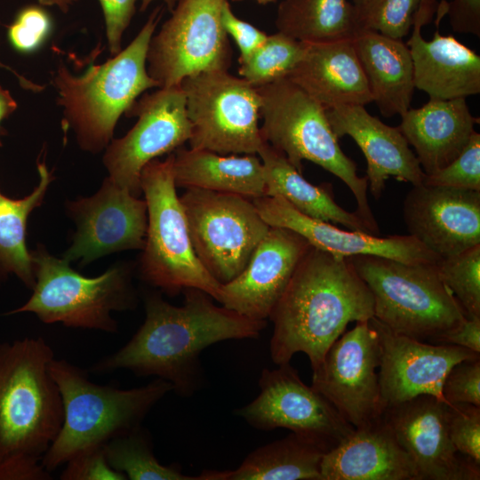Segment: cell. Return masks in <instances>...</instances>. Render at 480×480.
<instances>
[{
  "mask_svg": "<svg viewBox=\"0 0 480 480\" xmlns=\"http://www.w3.org/2000/svg\"><path fill=\"white\" fill-rule=\"evenodd\" d=\"M185 301L173 306L157 293L145 296V320L128 342L91 367L94 374L127 370L136 376H155L189 397L204 384L200 355L228 340L256 339L266 320H256L212 303L206 292L188 288Z\"/></svg>",
  "mask_w": 480,
  "mask_h": 480,
  "instance_id": "cell-1",
  "label": "cell"
},
{
  "mask_svg": "<svg viewBox=\"0 0 480 480\" xmlns=\"http://www.w3.org/2000/svg\"><path fill=\"white\" fill-rule=\"evenodd\" d=\"M372 316V294L347 258L310 245L269 316L271 358L279 365L302 352L313 371L350 322Z\"/></svg>",
  "mask_w": 480,
  "mask_h": 480,
  "instance_id": "cell-2",
  "label": "cell"
},
{
  "mask_svg": "<svg viewBox=\"0 0 480 480\" xmlns=\"http://www.w3.org/2000/svg\"><path fill=\"white\" fill-rule=\"evenodd\" d=\"M41 337L0 342V467L41 462L61 427V396Z\"/></svg>",
  "mask_w": 480,
  "mask_h": 480,
  "instance_id": "cell-3",
  "label": "cell"
},
{
  "mask_svg": "<svg viewBox=\"0 0 480 480\" xmlns=\"http://www.w3.org/2000/svg\"><path fill=\"white\" fill-rule=\"evenodd\" d=\"M163 12L162 6L156 7L125 49L103 64L89 66L82 75L59 63L52 77L58 104L83 149L95 153L106 148L119 117L138 96L159 88L148 73L147 53Z\"/></svg>",
  "mask_w": 480,
  "mask_h": 480,
  "instance_id": "cell-4",
  "label": "cell"
},
{
  "mask_svg": "<svg viewBox=\"0 0 480 480\" xmlns=\"http://www.w3.org/2000/svg\"><path fill=\"white\" fill-rule=\"evenodd\" d=\"M49 371L59 388L63 409L60 431L41 460L49 472L79 452L103 446L140 426L150 410L173 390L170 382L159 378L129 389L100 385L78 366L55 357Z\"/></svg>",
  "mask_w": 480,
  "mask_h": 480,
  "instance_id": "cell-5",
  "label": "cell"
},
{
  "mask_svg": "<svg viewBox=\"0 0 480 480\" xmlns=\"http://www.w3.org/2000/svg\"><path fill=\"white\" fill-rule=\"evenodd\" d=\"M255 88L260 99L263 140L283 153L300 172L307 160L342 180L355 196L356 212L378 236L379 226L367 198V178L357 174L356 164L342 151L326 109L287 77Z\"/></svg>",
  "mask_w": 480,
  "mask_h": 480,
  "instance_id": "cell-6",
  "label": "cell"
},
{
  "mask_svg": "<svg viewBox=\"0 0 480 480\" xmlns=\"http://www.w3.org/2000/svg\"><path fill=\"white\" fill-rule=\"evenodd\" d=\"M373 297V317L392 332L432 343L468 316L436 263H405L370 254L346 257Z\"/></svg>",
  "mask_w": 480,
  "mask_h": 480,
  "instance_id": "cell-7",
  "label": "cell"
},
{
  "mask_svg": "<svg viewBox=\"0 0 480 480\" xmlns=\"http://www.w3.org/2000/svg\"><path fill=\"white\" fill-rule=\"evenodd\" d=\"M173 156L154 159L140 174L148 224L141 258L143 279L167 294L201 290L220 301L221 284L205 269L191 242L172 172Z\"/></svg>",
  "mask_w": 480,
  "mask_h": 480,
  "instance_id": "cell-8",
  "label": "cell"
},
{
  "mask_svg": "<svg viewBox=\"0 0 480 480\" xmlns=\"http://www.w3.org/2000/svg\"><path fill=\"white\" fill-rule=\"evenodd\" d=\"M36 283L29 300L9 313L29 312L45 324L116 333L113 311L132 309L136 292L123 267H113L96 277L73 270L68 261L43 250L32 254Z\"/></svg>",
  "mask_w": 480,
  "mask_h": 480,
  "instance_id": "cell-9",
  "label": "cell"
},
{
  "mask_svg": "<svg viewBox=\"0 0 480 480\" xmlns=\"http://www.w3.org/2000/svg\"><path fill=\"white\" fill-rule=\"evenodd\" d=\"M192 132L191 148L222 155H257L260 99L257 89L228 70L203 72L180 83Z\"/></svg>",
  "mask_w": 480,
  "mask_h": 480,
  "instance_id": "cell-10",
  "label": "cell"
},
{
  "mask_svg": "<svg viewBox=\"0 0 480 480\" xmlns=\"http://www.w3.org/2000/svg\"><path fill=\"white\" fill-rule=\"evenodd\" d=\"M180 197L194 251L219 283L236 278L247 266L269 226L252 199L202 188Z\"/></svg>",
  "mask_w": 480,
  "mask_h": 480,
  "instance_id": "cell-11",
  "label": "cell"
},
{
  "mask_svg": "<svg viewBox=\"0 0 480 480\" xmlns=\"http://www.w3.org/2000/svg\"><path fill=\"white\" fill-rule=\"evenodd\" d=\"M226 1H178L148 49V73L159 87L180 85L196 74L228 69L231 48L221 23Z\"/></svg>",
  "mask_w": 480,
  "mask_h": 480,
  "instance_id": "cell-12",
  "label": "cell"
},
{
  "mask_svg": "<svg viewBox=\"0 0 480 480\" xmlns=\"http://www.w3.org/2000/svg\"><path fill=\"white\" fill-rule=\"evenodd\" d=\"M259 387V396L235 412L255 428H287L326 453L355 429L320 392L301 380L290 362L263 369Z\"/></svg>",
  "mask_w": 480,
  "mask_h": 480,
  "instance_id": "cell-13",
  "label": "cell"
},
{
  "mask_svg": "<svg viewBox=\"0 0 480 480\" xmlns=\"http://www.w3.org/2000/svg\"><path fill=\"white\" fill-rule=\"evenodd\" d=\"M136 116L134 126L108 145L103 163L108 177L134 196L140 189V174L150 161L175 151L188 141L192 127L180 85L159 87L136 100L125 112Z\"/></svg>",
  "mask_w": 480,
  "mask_h": 480,
  "instance_id": "cell-14",
  "label": "cell"
},
{
  "mask_svg": "<svg viewBox=\"0 0 480 480\" xmlns=\"http://www.w3.org/2000/svg\"><path fill=\"white\" fill-rule=\"evenodd\" d=\"M329 348L313 370L311 386L354 428L380 418L384 410L379 374L381 348L369 320L357 321Z\"/></svg>",
  "mask_w": 480,
  "mask_h": 480,
  "instance_id": "cell-15",
  "label": "cell"
},
{
  "mask_svg": "<svg viewBox=\"0 0 480 480\" xmlns=\"http://www.w3.org/2000/svg\"><path fill=\"white\" fill-rule=\"evenodd\" d=\"M448 404L419 395L386 406L381 418L412 460L420 480H479L480 466L460 454L451 442Z\"/></svg>",
  "mask_w": 480,
  "mask_h": 480,
  "instance_id": "cell-16",
  "label": "cell"
},
{
  "mask_svg": "<svg viewBox=\"0 0 480 480\" xmlns=\"http://www.w3.org/2000/svg\"><path fill=\"white\" fill-rule=\"evenodd\" d=\"M369 322L378 332L381 348L378 374L384 408L419 395L445 402L442 387L450 369L460 361L480 358V354L462 347L397 334L373 316Z\"/></svg>",
  "mask_w": 480,
  "mask_h": 480,
  "instance_id": "cell-17",
  "label": "cell"
},
{
  "mask_svg": "<svg viewBox=\"0 0 480 480\" xmlns=\"http://www.w3.org/2000/svg\"><path fill=\"white\" fill-rule=\"evenodd\" d=\"M70 212L77 231L64 255L68 262L86 264L111 252L144 247L148 224L145 200L108 178L94 196L74 202Z\"/></svg>",
  "mask_w": 480,
  "mask_h": 480,
  "instance_id": "cell-18",
  "label": "cell"
},
{
  "mask_svg": "<svg viewBox=\"0 0 480 480\" xmlns=\"http://www.w3.org/2000/svg\"><path fill=\"white\" fill-rule=\"evenodd\" d=\"M403 216L409 235L440 259L480 244V191L412 186Z\"/></svg>",
  "mask_w": 480,
  "mask_h": 480,
  "instance_id": "cell-19",
  "label": "cell"
},
{
  "mask_svg": "<svg viewBox=\"0 0 480 480\" xmlns=\"http://www.w3.org/2000/svg\"><path fill=\"white\" fill-rule=\"evenodd\" d=\"M309 247L298 233L270 227L245 268L221 284L219 302L244 316L266 320Z\"/></svg>",
  "mask_w": 480,
  "mask_h": 480,
  "instance_id": "cell-20",
  "label": "cell"
},
{
  "mask_svg": "<svg viewBox=\"0 0 480 480\" xmlns=\"http://www.w3.org/2000/svg\"><path fill=\"white\" fill-rule=\"evenodd\" d=\"M269 227L291 229L319 250L340 257L370 254L405 263H436L440 258L411 235L380 237L377 235L341 229L331 222L308 217L279 196L252 199Z\"/></svg>",
  "mask_w": 480,
  "mask_h": 480,
  "instance_id": "cell-21",
  "label": "cell"
},
{
  "mask_svg": "<svg viewBox=\"0 0 480 480\" xmlns=\"http://www.w3.org/2000/svg\"><path fill=\"white\" fill-rule=\"evenodd\" d=\"M436 0H425L406 44L410 50L415 88L429 99L467 98L480 92V56L452 36L436 31L431 40L421 35L437 8Z\"/></svg>",
  "mask_w": 480,
  "mask_h": 480,
  "instance_id": "cell-22",
  "label": "cell"
},
{
  "mask_svg": "<svg viewBox=\"0 0 480 480\" xmlns=\"http://www.w3.org/2000/svg\"><path fill=\"white\" fill-rule=\"evenodd\" d=\"M326 115L337 138L351 137L364 155L374 199L381 196L390 177L412 186L423 183L426 173L398 126L382 123L362 105L337 106L326 109Z\"/></svg>",
  "mask_w": 480,
  "mask_h": 480,
  "instance_id": "cell-23",
  "label": "cell"
},
{
  "mask_svg": "<svg viewBox=\"0 0 480 480\" xmlns=\"http://www.w3.org/2000/svg\"><path fill=\"white\" fill-rule=\"evenodd\" d=\"M322 480H420L412 460L381 416L355 428L323 457Z\"/></svg>",
  "mask_w": 480,
  "mask_h": 480,
  "instance_id": "cell-24",
  "label": "cell"
},
{
  "mask_svg": "<svg viewBox=\"0 0 480 480\" xmlns=\"http://www.w3.org/2000/svg\"><path fill=\"white\" fill-rule=\"evenodd\" d=\"M306 50L287 76L325 109L372 102L364 71L352 39L306 43Z\"/></svg>",
  "mask_w": 480,
  "mask_h": 480,
  "instance_id": "cell-25",
  "label": "cell"
},
{
  "mask_svg": "<svg viewBox=\"0 0 480 480\" xmlns=\"http://www.w3.org/2000/svg\"><path fill=\"white\" fill-rule=\"evenodd\" d=\"M479 118L475 117L465 98L429 99L401 116L398 126L416 152L426 174L444 168L468 144Z\"/></svg>",
  "mask_w": 480,
  "mask_h": 480,
  "instance_id": "cell-26",
  "label": "cell"
},
{
  "mask_svg": "<svg viewBox=\"0 0 480 480\" xmlns=\"http://www.w3.org/2000/svg\"><path fill=\"white\" fill-rule=\"evenodd\" d=\"M372 101L387 117L410 108L415 89L410 50L402 39L361 28L352 39Z\"/></svg>",
  "mask_w": 480,
  "mask_h": 480,
  "instance_id": "cell-27",
  "label": "cell"
},
{
  "mask_svg": "<svg viewBox=\"0 0 480 480\" xmlns=\"http://www.w3.org/2000/svg\"><path fill=\"white\" fill-rule=\"evenodd\" d=\"M172 156L176 187L233 193L250 199L265 196L264 169L256 155L227 156L180 147Z\"/></svg>",
  "mask_w": 480,
  "mask_h": 480,
  "instance_id": "cell-28",
  "label": "cell"
},
{
  "mask_svg": "<svg viewBox=\"0 0 480 480\" xmlns=\"http://www.w3.org/2000/svg\"><path fill=\"white\" fill-rule=\"evenodd\" d=\"M257 155L264 169L265 196H279L308 217L372 234L356 212H349L335 202L329 184L313 185L283 153L265 141Z\"/></svg>",
  "mask_w": 480,
  "mask_h": 480,
  "instance_id": "cell-29",
  "label": "cell"
},
{
  "mask_svg": "<svg viewBox=\"0 0 480 480\" xmlns=\"http://www.w3.org/2000/svg\"><path fill=\"white\" fill-rule=\"evenodd\" d=\"M326 452L291 433L251 452L236 469L204 470L196 480H322Z\"/></svg>",
  "mask_w": 480,
  "mask_h": 480,
  "instance_id": "cell-30",
  "label": "cell"
},
{
  "mask_svg": "<svg viewBox=\"0 0 480 480\" xmlns=\"http://www.w3.org/2000/svg\"><path fill=\"white\" fill-rule=\"evenodd\" d=\"M275 23L278 32L308 44L353 39L361 29L348 0H283Z\"/></svg>",
  "mask_w": 480,
  "mask_h": 480,
  "instance_id": "cell-31",
  "label": "cell"
},
{
  "mask_svg": "<svg viewBox=\"0 0 480 480\" xmlns=\"http://www.w3.org/2000/svg\"><path fill=\"white\" fill-rule=\"evenodd\" d=\"M39 184L22 199H11L0 192V271L14 273L28 287L36 283L32 255L26 245L29 213L42 202L52 180L44 162H37Z\"/></svg>",
  "mask_w": 480,
  "mask_h": 480,
  "instance_id": "cell-32",
  "label": "cell"
},
{
  "mask_svg": "<svg viewBox=\"0 0 480 480\" xmlns=\"http://www.w3.org/2000/svg\"><path fill=\"white\" fill-rule=\"evenodd\" d=\"M109 465L130 480H196L176 465L161 464L153 452L151 437L141 425L103 445Z\"/></svg>",
  "mask_w": 480,
  "mask_h": 480,
  "instance_id": "cell-33",
  "label": "cell"
},
{
  "mask_svg": "<svg viewBox=\"0 0 480 480\" xmlns=\"http://www.w3.org/2000/svg\"><path fill=\"white\" fill-rule=\"evenodd\" d=\"M306 43L283 33L268 35L265 42L239 62L238 75L254 87L287 77L301 60Z\"/></svg>",
  "mask_w": 480,
  "mask_h": 480,
  "instance_id": "cell-34",
  "label": "cell"
},
{
  "mask_svg": "<svg viewBox=\"0 0 480 480\" xmlns=\"http://www.w3.org/2000/svg\"><path fill=\"white\" fill-rule=\"evenodd\" d=\"M436 268L468 317H480V244L440 259Z\"/></svg>",
  "mask_w": 480,
  "mask_h": 480,
  "instance_id": "cell-35",
  "label": "cell"
},
{
  "mask_svg": "<svg viewBox=\"0 0 480 480\" xmlns=\"http://www.w3.org/2000/svg\"><path fill=\"white\" fill-rule=\"evenodd\" d=\"M425 0H369L356 8L361 28L403 39L411 31Z\"/></svg>",
  "mask_w": 480,
  "mask_h": 480,
  "instance_id": "cell-36",
  "label": "cell"
},
{
  "mask_svg": "<svg viewBox=\"0 0 480 480\" xmlns=\"http://www.w3.org/2000/svg\"><path fill=\"white\" fill-rule=\"evenodd\" d=\"M423 183L480 191V134L475 132L463 151L444 168L426 174Z\"/></svg>",
  "mask_w": 480,
  "mask_h": 480,
  "instance_id": "cell-37",
  "label": "cell"
},
{
  "mask_svg": "<svg viewBox=\"0 0 480 480\" xmlns=\"http://www.w3.org/2000/svg\"><path fill=\"white\" fill-rule=\"evenodd\" d=\"M447 425L457 452L480 466V407L470 404H448Z\"/></svg>",
  "mask_w": 480,
  "mask_h": 480,
  "instance_id": "cell-38",
  "label": "cell"
},
{
  "mask_svg": "<svg viewBox=\"0 0 480 480\" xmlns=\"http://www.w3.org/2000/svg\"><path fill=\"white\" fill-rule=\"evenodd\" d=\"M52 28L49 12L42 6L29 4L21 8L7 30L11 45L20 53L37 50Z\"/></svg>",
  "mask_w": 480,
  "mask_h": 480,
  "instance_id": "cell-39",
  "label": "cell"
},
{
  "mask_svg": "<svg viewBox=\"0 0 480 480\" xmlns=\"http://www.w3.org/2000/svg\"><path fill=\"white\" fill-rule=\"evenodd\" d=\"M442 393L449 404H470L480 407V358L454 364L444 378Z\"/></svg>",
  "mask_w": 480,
  "mask_h": 480,
  "instance_id": "cell-40",
  "label": "cell"
},
{
  "mask_svg": "<svg viewBox=\"0 0 480 480\" xmlns=\"http://www.w3.org/2000/svg\"><path fill=\"white\" fill-rule=\"evenodd\" d=\"M61 480H126V476L115 470L108 463L103 446L79 452L65 464Z\"/></svg>",
  "mask_w": 480,
  "mask_h": 480,
  "instance_id": "cell-41",
  "label": "cell"
},
{
  "mask_svg": "<svg viewBox=\"0 0 480 480\" xmlns=\"http://www.w3.org/2000/svg\"><path fill=\"white\" fill-rule=\"evenodd\" d=\"M221 23L239 50L238 62L246 60L268 37L264 31L238 18L228 1L225 2L221 10Z\"/></svg>",
  "mask_w": 480,
  "mask_h": 480,
  "instance_id": "cell-42",
  "label": "cell"
},
{
  "mask_svg": "<svg viewBox=\"0 0 480 480\" xmlns=\"http://www.w3.org/2000/svg\"><path fill=\"white\" fill-rule=\"evenodd\" d=\"M138 0H99L102 9L108 48L112 55L121 52L124 32L135 12Z\"/></svg>",
  "mask_w": 480,
  "mask_h": 480,
  "instance_id": "cell-43",
  "label": "cell"
},
{
  "mask_svg": "<svg viewBox=\"0 0 480 480\" xmlns=\"http://www.w3.org/2000/svg\"><path fill=\"white\" fill-rule=\"evenodd\" d=\"M454 31L480 36V0H453L447 12Z\"/></svg>",
  "mask_w": 480,
  "mask_h": 480,
  "instance_id": "cell-44",
  "label": "cell"
},
{
  "mask_svg": "<svg viewBox=\"0 0 480 480\" xmlns=\"http://www.w3.org/2000/svg\"><path fill=\"white\" fill-rule=\"evenodd\" d=\"M432 343L459 346L480 354V317H468L458 328L439 336Z\"/></svg>",
  "mask_w": 480,
  "mask_h": 480,
  "instance_id": "cell-45",
  "label": "cell"
},
{
  "mask_svg": "<svg viewBox=\"0 0 480 480\" xmlns=\"http://www.w3.org/2000/svg\"><path fill=\"white\" fill-rule=\"evenodd\" d=\"M51 472L41 462L30 465H8L0 467V480H50Z\"/></svg>",
  "mask_w": 480,
  "mask_h": 480,
  "instance_id": "cell-46",
  "label": "cell"
},
{
  "mask_svg": "<svg viewBox=\"0 0 480 480\" xmlns=\"http://www.w3.org/2000/svg\"><path fill=\"white\" fill-rule=\"evenodd\" d=\"M17 108V103L9 92L0 84V136L3 134L1 123L12 115Z\"/></svg>",
  "mask_w": 480,
  "mask_h": 480,
  "instance_id": "cell-47",
  "label": "cell"
},
{
  "mask_svg": "<svg viewBox=\"0 0 480 480\" xmlns=\"http://www.w3.org/2000/svg\"><path fill=\"white\" fill-rule=\"evenodd\" d=\"M0 68H6L8 70H10L11 72H12L16 77L19 79V82L20 84V85L25 88V89H28V90H31L33 92H39L43 89V86L27 79L26 77L19 75L15 70H13L12 68H9L8 66L3 64L0 62Z\"/></svg>",
  "mask_w": 480,
  "mask_h": 480,
  "instance_id": "cell-48",
  "label": "cell"
},
{
  "mask_svg": "<svg viewBox=\"0 0 480 480\" xmlns=\"http://www.w3.org/2000/svg\"><path fill=\"white\" fill-rule=\"evenodd\" d=\"M38 3L45 6H55L62 12L66 13L77 0H37Z\"/></svg>",
  "mask_w": 480,
  "mask_h": 480,
  "instance_id": "cell-49",
  "label": "cell"
},
{
  "mask_svg": "<svg viewBox=\"0 0 480 480\" xmlns=\"http://www.w3.org/2000/svg\"><path fill=\"white\" fill-rule=\"evenodd\" d=\"M369 0H353V4L356 8L363 7Z\"/></svg>",
  "mask_w": 480,
  "mask_h": 480,
  "instance_id": "cell-50",
  "label": "cell"
},
{
  "mask_svg": "<svg viewBox=\"0 0 480 480\" xmlns=\"http://www.w3.org/2000/svg\"><path fill=\"white\" fill-rule=\"evenodd\" d=\"M232 1L233 2H241V1H244V0H232ZM255 1L260 4H267L274 3L276 0H255Z\"/></svg>",
  "mask_w": 480,
  "mask_h": 480,
  "instance_id": "cell-51",
  "label": "cell"
}]
</instances>
